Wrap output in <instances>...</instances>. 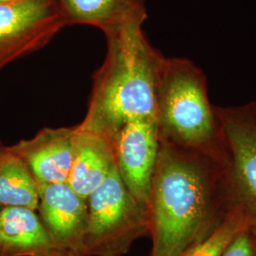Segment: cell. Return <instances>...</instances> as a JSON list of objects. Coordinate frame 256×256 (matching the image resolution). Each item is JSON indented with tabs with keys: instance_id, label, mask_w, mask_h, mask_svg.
Here are the masks:
<instances>
[{
	"instance_id": "cell-1",
	"label": "cell",
	"mask_w": 256,
	"mask_h": 256,
	"mask_svg": "<svg viewBox=\"0 0 256 256\" xmlns=\"http://www.w3.org/2000/svg\"><path fill=\"white\" fill-rule=\"evenodd\" d=\"M224 166L162 140L147 203L150 256H180L220 227L230 210Z\"/></svg>"
},
{
	"instance_id": "cell-18",
	"label": "cell",
	"mask_w": 256,
	"mask_h": 256,
	"mask_svg": "<svg viewBox=\"0 0 256 256\" xmlns=\"http://www.w3.org/2000/svg\"><path fill=\"white\" fill-rule=\"evenodd\" d=\"M1 209H2V207H1V206H0V210H1Z\"/></svg>"
},
{
	"instance_id": "cell-16",
	"label": "cell",
	"mask_w": 256,
	"mask_h": 256,
	"mask_svg": "<svg viewBox=\"0 0 256 256\" xmlns=\"http://www.w3.org/2000/svg\"><path fill=\"white\" fill-rule=\"evenodd\" d=\"M19 1H24V0H0V4H9V3H14Z\"/></svg>"
},
{
	"instance_id": "cell-8",
	"label": "cell",
	"mask_w": 256,
	"mask_h": 256,
	"mask_svg": "<svg viewBox=\"0 0 256 256\" xmlns=\"http://www.w3.org/2000/svg\"><path fill=\"white\" fill-rule=\"evenodd\" d=\"M158 149L156 122H129L115 140L116 164L120 178L133 198L146 209Z\"/></svg>"
},
{
	"instance_id": "cell-15",
	"label": "cell",
	"mask_w": 256,
	"mask_h": 256,
	"mask_svg": "<svg viewBox=\"0 0 256 256\" xmlns=\"http://www.w3.org/2000/svg\"><path fill=\"white\" fill-rule=\"evenodd\" d=\"M223 256H256V238L248 230L236 238Z\"/></svg>"
},
{
	"instance_id": "cell-14",
	"label": "cell",
	"mask_w": 256,
	"mask_h": 256,
	"mask_svg": "<svg viewBox=\"0 0 256 256\" xmlns=\"http://www.w3.org/2000/svg\"><path fill=\"white\" fill-rule=\"evenodd\" d=\"M248 230L250 227L246 216L239 209L234 208L209 238L180 256H223L236 238Z\"/></svg>"
},
{
	"instance_id": "cell-2",
	"label": "cell",
	"mask_w": 256,
	"mask_h": 256,
	"mask_svg": "<svg viewBox=\"0 0 256 256\" xmlns=\"http://www.w3.org/2000/svg\"><path fill=\"white\" fill-rule=\"evenodd\" d=\"M106 38V56L93 77L88 112L79 126L115 140L129 122H156V86L164 56L140 26Z\"/></svg>"
},
{
	"instance_id": "cell-5",
	"label": "cell",
	"mask_w": 256,
	"mask_h": 256,
	"mask_svg": "<svg viewBox=\"0 0 256 256\" xmlns=\"http://www.w3.org/2000/svg\"><path fill=\"white\" fill-rule=\"evenodd\" d=\"M214 110L225 150L223 166L230 208L241 210L256 234V104Z\"/></svg>"
},
{
	"instance_id": "cell-3",
	"label": "cell",
	"mask_w": 256,
	"mask_h": 256,
	"mask_svg": "<svg viewBox=\"0 0 256 256\" xmlns=\"http://www.w3.org/2000/svg\"><path fill=\"white\" fill-rule=\"evenodd\" d=\"M156 124L162 140L224 165L223 138L207 77L191 60L164 58L156 86Z\"/></svg>"
},
{
	"instance_id": "cell-13",
	"label": "cell",
	"mask_w": 256,
	"mask_h": 256,
	"mask_svg": "<svg viewBox=\"0 0 256 256\" xmlns=\"http://www.w3.org/2000/svg\"><path fill=\"white\" fill-rule=\"evenodd\" d=\"M0 206L34 210L39 207L36 180L10 146H5L0 155Z\"/></svg>"
},
{
	"instance_id": "cell-7",
	"label": "cell",
	"mask_w": 256,
	"mask_h": 256,
	"mask_svg": "<svg viewBox=\"0 0 256 256\" xmlns=\"http://www.w3.org/2000/svg\"><path fill=\"white\" fill-rule=\"evenodd\" d=\"M40 220L57 256H86L88 200L68 183L37 182Z\"/></svg>"
},
{
	"instance_id": "cell-11",
	"label": "cell",
	"mask_w": 256,
	"mask_h": 256,
	"mask_svg": "<svg viewBox=\"0 0 256 256\" xmlns=\"http://www.w3.org/2000/svg\"><path fill=\"white\" fill-rule=\"evenodd\" d=\"M74 164L68 184L82 198L95 192L116 164L115 140L77 126Z\"/></svg>"
},
{
	"instance_id": "cell-6",
	"label": "cell",
	"mask_w": 256,
	"mask_h": 256,
	"mask_svg": "<svg viewBox=\"0 0 256 256\" xmlns=\"http://www.w3.org/2000/svg\"><path fill=\"white\" fill-rule=\"evenodd\" d=\"M64 27L54 0L0 4V70L46 46Z\"/></svg>"
},
{
	"instance_id": "cell-19",
	"label": "cell",
	"mask_w": 256,
	"mask_h": 256,
	"mask_svg": "<svg viewBox=\"0 0 256 256\" xmlns=\"http://www.w3.org/2000/svg\"><path fill=\"white\" fill-rule=\"evenodd\" d=\"M254 236H256V234H254Z\"/></svg>"
},
{
	"instance_id": "cell-12",
	"label": "cell",
	"mask_w": 256,
	"mask_h": 256,
	"mask_svg": "<svg viewBox=\"0 0 256 256\" xmlns=\"http://www.w3.org/2000/svg\"><path fill=\"white\" fill-rule=\"evenodd\" d=\"M0 256H57L36 210L23 207L1 209Z\"/></svg>"
},
{
	"instance_id": "cell-4",
	"label": "cell",
	"mask_w": 256,
	"mask_h": 256,
	"mask_svg": "<svg viewBox=\"0 0 256 256\" xmlns=\"http://www.w3.org/2000/svg\"><path fill=\"white\" fill-rule=\"evenodd\" d=\"M148 234V210L128 191L116 164L88 198L86 256H124L137 240Z\"/></svg>"
},
{
	"instance_id": "cell-17",
	"label": "cell",
	"mask_w": 256,
	"mask_h": 256,
	"mask_svg": "<svg viewBox=\"0 0 256 256\" xmlns=\"http://www.w3.org/2000/svg\"><path fill=\"white\" fill-rule=\"evenodd\" d=\"M4 148L5 146H2V144H0V155H1V153H2V151L4 150Z\"/></svg>"
},
{
	"instance_id": "cell-10",
	"label": "cell",
	"mask_w": 256,
	"mask_h": 256,
	"mask_svg": "<svg viewBox=\"0 0 256 256\" xmlns=\"http://www.w3.org/2000/svg\"><path fill=\"white\" fill-rule=\"evenodd\" d=\"M66 26L98 28L106 37L146 21L147 0H54Z\"/></svg>"
},
{
	"instance_id": "cell-9",
	"label": "cell",
	"mask_w": 256,
	"mask_h": 256,
	"mask_svg": "<svg viewBox=\"0 0 256 256\" xmlns=\"http://www.w3.org/2000/svg\"><path fill=\"white\" fill-rule=\"evenodd\" d=\"M77 126L44 128L36 137L10 146L39 183H68L74 164Z\"/></svg>"
}]
</instances>
